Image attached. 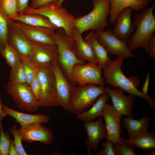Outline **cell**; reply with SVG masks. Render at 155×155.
I'll list each match as a JSON object with an SVG mask.
<instances>
[{"label":"cell","instance_id":"1","mask_svg":"<svg viewBox=\"0 0 155 155\" xmlns=\"http://www.w3.org/2000/svg\"><path fill=\"white\" fill-rule=\"evenodd\" d=\"M155 6L154 3L134 16L133 23L136 30L128 39V42L131 51L142 47L148 53L150 40L155 31V17L153 13Z\"/></svg>","mask_w":155,"mask_h":155},{"label":"cell","instance_id":"2","mask_svg":"<svg viewBox=\"0 0 155 155\" xmlns=\"http://www.w3.org/2000/svg\"><path fill=\"white\" fill-rule=\"evenodd\" d=\"M123 57H118L115 60H111L102 68L105 82L115 88H119L135 96L140 97L146 100L149 104L150 108L152 110L155 107V100L139 91L131 79L127 78L121 69L124 60Z\"/></svg>","mask_w":155,"mask_h":155},{"label":"cell","instance_id":"3","mask_svg":"<svg viewBox=\"0 0 155 155\" xmlns=\"http://www.w3.org/2000/svg\"><path fill=\"white\" fill-rule=\"evenodd\" d=\"M54 38L58 53L57 61L64 75L72 84L70 76L72 68L75 64H83L87 62L78 59L74 40L63 29L59 28L57 32H54Z\"/></svg>","mask_w":155,"mask_h":155},{"label":"cell","instance_id":"4","mask_svg":"<svg viewBox=\"0 0 155 155\" xmlns=\"http://www.w3.org/2000/svg\"><path fill=\"white\" fill-rule=\"evenodd\" d=\"M92 10L86 15L76 18L75 27L83 33L88 30H103L107 25L110 15L109 0H92Z\"/></svg>","mask_w":155,"mask_h":155},{"label":"cell","instance_id":"5","mask_svg":"<svg viewBox=\"0 0 155 155\" xmlns=\"http://www.w3.org/2000/svg\"><path fill=\"white\" fill-rule=\"evenodd\" d=\"M106 92L104 86L94 84L74 86L67 111L76 115L82 113L91 107L99 96Z\"/></svg>","mask_w":155,"mask_h":155},{"label":"cell","instance_id":"6","mask_svg":"<svg viewBox=\"0 0 155 155\" xmlns=\"http://www.w3.org/2000/svg\"><path fill=\"white\" fill-rule=\"evenodd\" d=\"M25 13H37L46 17L58 29L62 28L68 36L72 38L76 18L62 6L55 5L38 8L29 7Z\"/></svg>","mask_w":155,"mask_h":155},{"label":"cell","instance_id":"7","mask_svg":"<svg viewBox=\"0 0 155 155\" xmlns=\"http://www.w3.org/2000/svg\"><path fill=\"white\" fill-rule=\"evenodd\" d=\"M102 67L99 64L87 62L76 64L72 67L70 73L71 83L75 86L92 84L104 86L105 81L102 73Z\"/></svg>","mask_w":155,"mask_h":155},{"label":"cell","instance_id":"8","mask_svg":"<svg viewBox=\"0 0 155 155\" xmlns=\"http://www.w3.org/2000/svg\"><path fill=\"white\" fill-rule=\"evenodd\" d=\"M7 93L12 98L16 106L23 111L32 112L37 111L40 107L29 85L9 81L6 88Z\"/></svg>","mask_w":155,"mask_h":155},{"label":"cell","instance_id":"9","mask_svg":"<svg viewBox=\"0 0 155 155\" xmlns=\"http://www.w3.org/2000/svg\"><path fill=\"white\" fill-rule=\"evenodd\" d=\"M95 33L99 42L107 53L124 59L132 58L134 55L128 46V39L121 40L117 38L112 30L96 31Z\"/></svg>","mask_w":155,"mask_h":155},{"label":"cell","instance_id":"10","mask_svg":"<svg viewBox=\"0 0 155 155\" xmlns=\"http://www.w3.org/2000/svg\"><path fill=\"white\" fill-rule=\"evenodd\" d=\"M30 42L32 49L28 57L30 61L38 68L51 67L57 61L59 55L56 45Z\"/></svg>","mask_w":155,"mask_h":155},{"label":"cell","instance_id":"11","mask_svg":"<svg viewBox=\"0 0 155 155\" xmlns=\"http://www.w3.org/2000/svg\"><path fill=\"white\" fill-rule=\"evenodd\" d=\"M41 86V94L38 100L40 107L55 106L56 80L51 67L40 69L38 73Z\"/></svg>","mask_w":155,"mask_h":155},{"label":"cell","instance_id":"12","mask_svg":"<svg viewBox=\"0 0 155 155\" xmlns=\"http://www.w3.org/2000/svg\"><path fill=\"white\" fill-rule=\"evenodd\" d=\"M56 80L55 106L67 110L74 86L66 78L57 61L51 67Z\"/></svg>","mask_w":155,"mask_h":155},{"label":"cell","instance_id":"13","mask_svg":"<svg viewBox=\"0 0 155 155\" xmlns=\"http://www.w3.org/2000/svg\"><path fill=\"white\" fill-rule=\"evenodd\" d=\"M21 126L18 131L23 142L31 143L38 141L49 144L53 141L52 131L42 123H35Z\"/></svg>","mask_w":155,"mask_h":155},{"label":"cell","instance_id":"14","mask_svg":"<svg viewBox=\"0 0 155 155\" xmlns=\"http://www.w3.org/2000/svg\"><path fill=\"white\" fill-rule=\"evenodd\" d=\"M8 18L9 32L8 44L15 49L21 59L28 57L32 49L30 41L27 38L16 22Z\"/></svg>","mask_w":155,"mask_h":155},{"label":"cell","instance_id":"15","mask_svg":"<svg viewBox=\"0 0 155 155\" xmlns=\"http://www.w3.org/2000/svg\"><path fill=\"white\" fill-rule=\"evenodd\" d=\"M83 126L86 131L87 136L86 141L87 152L90 155H93L91 150H97L100 141L107 137V133L105 124L102 119L99 118L94 121L84 122Z\"/></svg>","mask_w":155,"mask_h":155},{"label":"cell","instance_id":"16","mask_svg":"<svg viewBox=\"0 0 155 155\" xmlns=\"http://www.w3.org/2000/svg\"><path fill=\"white\" fill-rule=\"evenodd\" d=\"M121 116L112 105L106 103L102 116L107 133L106 139L112 143L116 142L121 137Z\"/></svg>","mask_w":155,"mask_h":155},{"label":"cell","instance_id":"17","mask_svg":"<svg viewBox=\"0 0 155 155\" xmlns=\"http://www.w3.org/2000/svg\"><path fill=\"white\" fill-rule=\"evenodd\" d=\"M16 22L30 41L56 45L54 38L55 30L46 27L30 26L20 22Z\"/></svg>","mask_w":155,"mask_h":155},{"label":"cell","instance_id":"18","mask_svg":"<svg viewBox=\"0 0 155 155\" xmlns=\"http://www.w3.org/2000/svg\"><path fill=\"white\" fill-rule=\"evenodd\" d=\"M106 91L111 98L114 107L121 115L133 117L132 112L135 96L132 94L126 96L124 91L120 88L113 89L107 87Z\"/></svg>","mask_w":155,"mask_h":155},{"label":"cell","instance_id":"19","mask_svg":"<svg viewBox=\"0 0 155 155\" xmlns=\"http://www.w3.org/2000/svg\"><path fill=\"white\" fill-rule=\"evenodd\" d=\"M132 11L131 8L127 7L121 10L118 14L113 30L118 38L128 39L132 35L135 28L131 18Z\"/></svg>","mask_w":155,"mask_h":155},{"label":"cell","instance_id":"20","mask_svg":"<svg viewBox=\"0 0 155 155\" xmlns=\"http://www.w3.org/2000/svg\"><path fill=\"white\" fill-rule=\"evenodd\" d=\"M111 3L110 22H115L119 12L123 9L130 7L132 10L139 11L148 7L153 0H109Z\"/></svg>","mask_w":155,"mask_h":155},{"label":"cell","instance_id":"21","mask_svg":"<svg viewBox=\"0 0 155 155\" xmlns=\"http://www.w3.org/2000/svg\"><path fill=\"white\" fill-rule=\"evenodd\" d=\"M82 34L75 27L73 28L72 38L75 43L77 57L82 61L97 64L92 49L83 38Z\"/></svg>","mask_w":155,"mask_h":155},{"label":"cell","instance_id":"22","mask_svg":"<svg viewBox=\"0 0 155 155\" xmlns=\"http://www.w3.org/2000/svg\"><path fill=\"white\" fill-rule=\"evenodd\" d=\"M1 106L7 115L15 119L21 125L35 123H47L50 120V118L47 115L30 114L19 112L2 103Z\"/></svg>","mask_w":155,"mask_h":155},{"label":"cell","instance_id":"23","mask_svg":"<svg viewBox=\"0 0 155 155\" xmlns=\"http://www.w3.org/2000/svg\"><path fill=\"white\" fill-rule=\"evenodd\" d=\"M124 127L127 130L129 140L133 139L140 134L148 131L150 125V118L145 116L139 119L125 117L123 120Z\"/></svg>","mask_w":155,"mask_h":155},{"label":"cell","instance_id":"24","mask_svg":"<svg viewBox=\"0 0 155 155\" xmlns=\"http://www.w3.org/2000/svg\"><path fill=\"white\" fill-rule=\"evenodd\" d=\"M30 26L48 28L54 30L58 29L46 17L37 13H18L8 18Z\"/></svg>","mask_w":155,"mask_h":155},{"label":"cell","instance_id":"25","mask_svg":"<svg viewBox=\"0 0 155 155\" xmlns=\"http://www.w3.org/2000/svg\"><path fill=\"white\" fill-rule=\"evenodd\" d=\"M109 97L106 92L101 94L90 108L76 115L77 118L84 122L93 121L96 118L102 116L105 104Z\"/></svg>","mask_w":155,"mask_h":155},{"label":"cell","instance_id":"26","mask_svg":"<svg viewBox=\"0 0 155 155\" xmlns=\"http://www.w3.org/2000/svg\"><path fill=\"white\" fill-rule=\"evenodd\" d=\"M84 39L90 46L97 63L102 68L111 60L106 50L98 41L93 31H90Z\"/></svg>","mask_w":155,"mask_h":155},{"label":"cell","instance_id":"27","mask_svg":"<svg viewBox=\"0 0 155 155\" xmlns=\"http://www.w3.org/2000/svg\"><path fill=\"white\" fill-rule=\"evenodd\" d=\"M123 141L128 145L141 148L144 151L155 149V135L153 131L144 132L132 140L122 137Z\"/></svg>","mask_w":155,"mask_h":155},{"label":"cell","instance_id":"28","mask_svg":"<svg viewBox=\"0 0 155 155\" xmlns=\"http://www.w3.org/2000/svg\"><path fill=\"white\" fill-rule=\"evenodd\" d=\"M0 54L5 59L7 65L12 68L21 62V58L15 49L7 44Z\"/></svg>","mask_w":155,"mask_h":155},{"label":"cell","instance_id":"29","mask_svg":"<svg viewBox=\"0 0 155 155\" xmlns=\"http://www.w3.org/2000/svg\"><path fill=\"white\" fill-rule=\"evenodd\" d=\"M8 18L3 13L0 7V53L8 44Z\"/></svg>","mask_w":155,"mask_h":155},{"label":"cell","instance_id":"30","mask_svg":"<svg viewBox=\"0 0 155 155\" xmlns=\"http://www.w3.org/2000/svg\"><path fill=\"white\" fill-rule=\"evenodd\" d=\"M21 61L26 74V83L29 85L40 69L32 63L28 57L22 58Z\"/></svg>","mask_w":155,"mask_h":155},{"label":"cell","instance_id":"31","mask_svg":"<svg viewBox=\"0 0 155 155\" xmlns=\"http://www.w3.org/2000/svg\"><path fill=\"white\" fill-rule=\"evenodd\" d=\"M115 155H135V147L130 146L125 142L121 137L115 142L112 143Z\"/></svg>","mask_w":155,"mask_h":155},{"label":"cell","instance_id":"32","mask_svg":"<svg viewBox=\"0 0 155 155\" xmlns=\"http://www.w3.org/2000/svg\"><path fill=\"white\" fill-rule=\"evenodd\" d=\"M9 79L10 81L20 83H26V74L21 61L18 65L11 68Z\"/></svg>","mask_w":155,"mask_h":155},{"label":"cell","instance_id":"33","mask_svg":"<svg viewBox=\"0 0 155 155\" xmlns=\"http://www.w3.org/2000/svg\"><path fill=\"white\" fill-rule=\"evenodd\" d=\"M0 7L7 18L19 13L16 0H0Z\"/></svg>","mask_w":155,"mask_h":155},{"label":"cell","instance_id":"34","mask_svg":"<svg viewBox=\"0 0 155 155\" xmlns=\"http://www.w3.org/2000/svg\"><path fill=\"white\" fill-rule=\"evenodd\" d=\"M0 119V155H9L10 141L9 133L3 131Z\"/></svg>","mask_w":155,"mask_h":155},{"label":"cell","instance_id":"35","mask_svg":"<svg viewBox=\"0 0 155 155\" xmlns=\"http://www.w3.org/2000/svg\"><path fill=\"white\" fill-rule=\"evenodd\" d=\"M14 137L13 142L15 147L19 155H27L22 144V137L19 133L16 125H13L8 129Z\"/></svg>","mask_w":155,"mask_h":155},{"label":"cell","instance_id":"36","mask_svg":"<svg viewBox=\"0 0 155 155\" xmlns=\"http://www.w3.org/2000/svg\"><path fill=\"white\" fill-rule=\"evenodd\" d=\"M29 86L35 97L38 100L40 95L41 86L38 73L35 75Z\"/></svg>","mask_w":155,"mask_h":155},{"label":"cell","instance_id":"37","mask_svg":"<svg viewBox=\"0 0 155 155\" xmlns=\"http://www.w3.org/2000/svg\"><path fill=\"white\" fill-rule=\"evenodd\" d=\"M60 0H32L31 7L38 8L46 6L56 5Z\"/></svg>","mask_w":155,"mask_h":155},{"label":"cell","instance_id":"38","mask_svg":"<svg viewBox=\"0 0 155 155\" xmlns=\"http://www.w3.org/2000/svg\"><path fill=\"white\" fill-rule=\"evenodd\" d=\"M97 155H115L113 150L112 143L107 139L106 143L100 151L98 152Z\"/></svg>","mask_w":155,"mask_h":155},{"label":"cell","instance_id":"39","mask_svg":"<svg viewBox=\"0 0 155 155\" xmlns=\"http://www.w3.org/2000/svg\"><path fill=\"white\" fill-rule=\"evenodd\" d=\"M19 13H25L29 7L28 3L29 0H16Z\"/></svg>","mask_w":155,"mask_h":155},{"label":"cell","instance_id":"40","mask_svg":"<svg viewBox=\"0 0 155 155\" xmlns=\"http://www.w3.org/2000/svg\"><path fill=\"white\" fill-rule=\"evenodd\" d=\"M148 53L152 58H155V35L153 34L150 41Z\"/></svg>","mask_w":155,"mask_h":155},{"label":"cell","instance_id":"41","mask_svg":"<svg viewBox=\"0 0 155 155\" xmlns=\"http://www.w3.org/2000/svg\"><path fill=\"white\" fill-rule=\"evenodd\" d=\"M150 73H148L144 85L142 88V92L144 94H148V88L149 83Z\"/></svg>","mask_w":155,"mask_h":155},{"label":"cell","instance_id":"42","mask_svg":"<svg viewBox=\"0 0 155 155\" xmlns=\"http://www.w3.org/2000/svg\"><path fill=\"white\" fill-rule=\"evenodd\" d=\"M9 155H19L16 151L13 140H10Z\"/></svg>","mask_w":155,"mask_h":155},{"label":"cell","instance_id":"43","mask_svg":"<svg viewBox=\"0 0 155 155\" xmlns=\"http://www.w3.org/2000/svg\"><path fill=\"white\" fill-rule=\"evenodd\" d=\"M1 103H2L1 102V98L0 97V119L2 120L4 117H5L7 114L2 108Z\"/></svg>","mask_w":155,"mask_h":155},{"label":"cell","instance_id":"44","mask_svg":"<svg viewBox=\"0 0 155 155\" xmlns=\"http://www.w3.org/2000/svg\"><path fill=\"white\" fill-rule=\"evenodd\" d=\"M148 153V155H154L155 154V149H150L147 151Z\"/></svg>","mask_w":155,"mask_h":155},{"label":"cell","instance_id":"45","mask_svg":"<svg viewBox=\"0 0 155 155\" xmlns=\"http://www.w3.org/2000/svg\"><path fill=\"white\" fill-rule=\"evenodd\" d=\"M65 0H60L56 5L58 6H61L62 3Z\"/></svg>","mask_w":155,"mask_h":155},{"label":"cell","instance_id":"46","mask_svg":"<svg viewBox=\"0 0 155 155\" xmlns=\"http://www.w3.org/2000/svg\"></svg>","mask_w":155,"mask_h":155},{"label":"cell","instance_id":"47","mask_svg":"<svg viewBox=\"0 0 155 155\" xmlns=\"http://www.w3.org/2000/svg\"></svg>","mask_w":155,"mask_h":155}]
</instances>
